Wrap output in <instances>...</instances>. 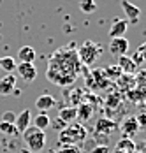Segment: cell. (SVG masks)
Masks as SVG:
<instances>
[{
    "mask_svg": "<svg viewBox=\"0 0 146 153\" xmlns=\"http://www.w3.org/2000/svg\"><path fill=\"white\" fill-rule=\"evenodd\" d=\"M121 74H123V71L118 67V63H116V65H109V67H106V69H104V76L107 77V79H113V81H116Z\"/></svg>",
    "mask_w": 146,
    "mask_h": 153,
    "instance_id": "obj_20",
    "label": "cell"
},
{
    "mask_svg": "<svg viewBox=\"0 0 146 153\" xmlns=\"http://www.w3.org/2000/svg\"><path fill=\"white\" fill-rule=\"evenodd\" d=\"M16 120V114L13 111H5L4 113V116H2V122H7V123H14Z\"/></svg>",
    "mask_w": 146,
    "mask_h": 153,
    "instance_id": "obj_24",
    "label": "cell"
},
{
    "mask_svg": "<svg viewBox=\"0 0 146 153\" xmlns=\"http://www.w3.org/2000/svg\"><path fill=\"white\" fill-rule=\"evenodd\" d=\"M127 28H129V21H125V19H116V21L113 23V27L109 28V37H111V39L125 37Z\"/></svg>",
    "mask_w": 146,
    "mask_h": 153,
    "instance_id": "obj_12",
    "label": "cell"
},
{
    "mask_svg": "<svg viewBox=\"0 0 146 153\" xmlns=\"http://www.w3.org/2000/svg\"><path fill=\"white\" fill-rule=\"evenodd\" d=\"M132 62H134V63H136V65H137V67H139V65H143V63H145V60H143V56H141V55H139V53H137V51H136V53H134V56H132Z\"/></svg>",
    "mask_w": 146,
    "mask_h": 153,
    "instance_id": "obj_25",
    "label": "cell"
},
{
    "mask_svg": "<svg viewBox=\"0 0 146 153\" xmlns=\"http://www.w3.org/2000/svg\"><path fill=\"white\" fill-rule=\"evenodd\" d=\"M55 104H57V100H55V97L49 95V93H44L41 97H37V100H35V107H37L39 111H48V109H51Z\"/></svg>",
    "mask_w": 146,
    "mask_h": 153,
    "instance_id": "obj_13",
    "label": "cell"
},
{
    "mask_svg": "<svg viewBox=\"0 0 146 153\" xmlns=\"http://www.w3.org/2000/svg\"><path fill=\"white\" fill-rule=\"evenodd\" d=\"M129 41L125 37H116V39H111L109 42V53L115 55V56H121V55H127L129 51Z\"/></svg>",
    "mask_w": 146,
    "mask_h": 153,
    "instance_id": "obj_6",
    "label": "cell"
},
{
    "mask_svg": "<svg viewBox=\"0 0 146 153\" xmlns=\"http://www.w3.org/2000/svg\"><path fill=\"white\" fill-rule=\"evenodd\" d=\"M101 55H102V48L99 46V44H95L93 41H86V42H83L81 48L77 49V58L83 62L85 65H92V63H95V60L101 58Z\"/></svg>",
    "mask_w": 146,
    "mask_h": 153,
    "instance_id": "obj_3",
    "label": "cell"
},
{
    "mask_svg": "<svg viewBox=\"0 0 146 153\" xmlns=\"http://www.w3.org/2000/svg\"><path fill=\"white\" fill-rule=\"evenodd\" d=\"M116 152L120 153H134L136 152V144L130 137H121L116 143Z\"/></svg>",
    "mask_w": 146,
    "mask_h": 153,
    "instance_id": "obj_16",
    "label": "cell"
},
{
    "mask_svg": "<svg viewBox=\"0 0 146 153\" xmlns=\"http://www.w3.org/2000/svg\"><path fill=\"white\" fill-rule=\"evenodd\" d=\"M49 153H58L57 150H49Z\"/></svg>",
    "mask_w": 146,
    "mask_h": 153,
    "instance_id": "obj_30",
    "label": "cell"
},
{
    "mask_svg": "<svg viewBox=\"0 0 146 153\" xmlns=\"http://www.w3.org/2000/svg\"><path fill=\"white\" fill-rule=\"evenodd\" d=\"M16 65H18V62L13 56H2L0 58V71L13 72V71H16Z\"/></svg>",
    "mask_w": 146,
    "mask_h": 153,
    "instance_id": "obj_18",
    "label": "cell"
},
{
    "mask_svg": "<svg viewBox=\"0 0 146 153\" xmlns=\"http://www.w3.org/2000/svg\"><path fill=\"white\" fill-rule=\"evenodd\" d=\"M21 153H32V152H28V150H21Z\"/></svg>",
    "mask_w": 146,
    "mask_h": 153,
    "instance_id": "obj_29",
    "label": "cell"
},
{
    "mask_svg": "<svg viewBox=\"0 0 146 153\" xmlns=\"http://www.w3.org/2000/svg\"><path fill=\"white\" fill-rule=\"evenodd\" d=\"M79 9H81V13H85V14H92V13H95L97 4H95V0H81V2H79Z\"/></svg>",
    "mask_w": 146,
    "mask_h": 153,
    "instance_id": "obj_21",
    "label": "cell"
},
{
    "mask_svg": "<svg viewBox=\"0 0 146 153\" xmlns=\"http://www.w3.org/2000/svg\"><path fill=\"white\" fill-rule=\"evenodd\" d=\"M23 139H25V144L28 146V152L39 153L46 146V134H44V130L34 127V125H28L23 130Z\"/></svg>",
    "mask_w": 146,
    "mask_h": 153,
    "instance_id": "obj_2",
    "label": "cell"
},
{
    "mask_svg": "<svg viewBox=\"0 0 146 153\" xmlns=\"http://www.w3.org/2000/svg\"><path fill=\"white\" fill-rule=\"evenodd\" d=\"M145 102H146V99H145Z\"/></svg>",
    "mask_w": 146,
    "mask_h": 153,
    "instance_id": "obj_31",
    "label": "cell"
},
{
    "mask_svg": "<svg viewBox=\"0 0 146 153\" xmlns=\"http://www.w3.org/2000/svg\"><path fill=\"white\" fill-rule=\"evenodd\" d=\"M137 53H139V55H141V56H143V60L146 62V42H143V44H141V46L137 48Z\"/></svg>",
    "mask_w": 146,
    "mask_h": 153,
    "instance_id": "obj_27",
    "label": "cell"
},
{
    "mask_svg": "<svg viewBox=\"0 0 146 153\" xmlns=\"http://www.w3.org/2000/svg\"><path fill=\"white\" fill-rule=\"evenodd\" d=\"M120 5H121L123 13L127 14L129 21H130V23H137V19H139V16H141V9H139L137 5L130 4L129 0H121V2H120Z\"/></svg>",
    "mask_w": 146,
    "mask_h": 153,
    "instance_id": "obj_7",
    "label": "cell"
},
{
    "mask_svg": "<svg viewBox=\"0 0 146 153\" xmlns=\"http://www.w3.org/2000/svg\"><path fill=\"white\" fill-rule=\"evenodd\" d=\"M86 139V128L81 123H71L65 125V128L60 130L58 143L60 144H79Z\"/></svg>",
    "mask_w": 146,
    "mask_h": 153,
    "instance_id": "obj_1",
    "label": "cell"
},
{
    "mask_svg": "<svg viewBox=\"0 0 146 153\" xmlns=\"http://www.w3.org/2000/svg\"><path fill=\"white\" fill-rule=\"evenodd\" d=\"M32 122V114H30L28 109H23L19 114H16V120H14V127L18 130V134H23V130L27 128Z\"/></svg>",
    "mask_w": 146,
    "mask_h": 153,
    "instance_id": "obj_8",
    "label": "cell"
},
{
    "mask_svg": "<svg viewBox=\"0 0 146 153\" xmlns=\"http://www.w3.org/2000/svg\"><path fill=\"white\" fill-rule=\"evenodd\" d=\"M35 49L32 46H23L19 51H18V60L23 62V63H34L35 60Z\"/></svg>",
    "mask_w": 146,
    "mask_h": 153,
    "instance_id": "obj_14",
    "label": "cell"
},
{
    "mask_svg": "<svg viewBox=\"0 0 146 153\" xmlns=\"http://www.w3.org/2000/svg\"><path fill=\"white\" fill-rule=\"evenodd\" d=\"M0 132L5 134V136H14V134H18L14 123H7V122H0Z\"/></svg>",
    "mask_w": 146,
    "mask_h": 153,
    "instance_id": "obj_22",
    "label": "cell"
},
{
    "mask_svg": "<svg viewBox=\"0 0 146 153\" xmlns=\"http://www.w3.org/2000/svg\"><path fill=\"white\" fill-rule=\"evenodd\" d=\"M58 118L62 122H65L67 125L69 123H74L77 120V107L76 106H67V107H62L58 111Z\"/></svg>",
    "mask_w": 146,
    "mask_h": 153,
    "instance_id": "obj_10",
    "label": "cell"
},
{
    "mask_svg": "<svg viewBox=\"0 0 146 153\" xmlns=\"http://www.w3.org/2000/svg\"><path fill=\"white\" fill-rule=\"evenodd\" d=\"M116 130V123L109 118H99L95 123V132L97 134H111Z\"/></svg>",
    "mask_w": 146,
    "mask_h": 153,
    "instance_id": "obj_9",
    "label": "cell"
},
{
    "mask_svg": "<svg viewBox=\"0 0 146 153\" xmlns=\"http://www.w3.org/2000/svg\"><path fill=\"white\" fill-rule=\"evenodd\" d=\"M120 130L123 134V137H132L139 132V122L137 116H127L123 122L120 123Z\"/></svg>",
    "mask_w": 146,
    "mask_h": 153,
    "instance_id": "obj_4",
    "label": "cell"
},
{
    "mask_svg": "<svg viewBox=\"0 0 146 153\" xmlns=\"http://www.w3.org/2000/svg\"><path fill=\"white\" fill-rule=\"evenodd\" d=\"M90 153H109V148H107V146H104V144H101V146H95Z\"/></svg>",
    "mask_w": 146,
    "mask_h": 153,
    "instance_id": "obj_26",
    "label": "cell"
},
{
    "mask_svg": "<svg viewBox=\"0 0 146 153\" xmlns=\"http://www.w3.org/2000/svg\"><path fill=\"white\" fill-rule=\"evenodd\" d=\"M49 123H51V120H49V116H48L44 111H41V114H37V116L34 118V127H37V128H41V130H44L46 127H49Z\"/></svg>",
    "mask_w": 146,
    "mask_h": 153,
    "instance_id": "obj_19",
    "label": "cell"
},
{
    "mask_svg": "<svg viewBox=\"0 0 146 153\" xmlns=\"http://www.w3.org/2000/svg\"><path fill=\"white\" fill-rule=\"evenodd\" d=\"M65 125H67V123L65 122H62V120H57V122H55V125H53V127H55V128H57V130H62V128H65Z\"/></svg>",
    "mask_w": 146,
    "mask_h": 153,
    "instance_id": "obj_28",
    "label": "cell"
},
{
    "mask_svg": "<svg viewBox=\"0 0 146 153\" xmlns=\"http://www.w3.org/2000/svg\"><path fill=\"white\" fill-rule=\"evenodd\" d=\"M58 153H81V150L76 144H62V148L57 150Z\"/></svg>",
    "mask_w": 146,
    "mask_h": 153,
    "instance_id": "obj_23",
    "label": "cell"
},
{
    "mask_svg": "<svg viewBox=\"0 0 146 153\" xmlns=\"http://www.w3.org/2000/svg\"><path fill=\"white\" fill-rule=\"evenodd\" d=\"M118 67L125 72V74H134L136 72V69H137V65L132 62V58H129L127 55H121V56H118Z\"/></svg>",
    "mask_w": 146,
    "mask_h": 153,
    "instance_id": "obj_15",
    "label": "cell"
},
{
    "mask_svg": "<svg viewBox=\"0 0 146 153\" xmlns=\"http://www.w3.org/2000/svg\"><path fill=\"white\" fill-rule=\"evenodd\" d=\"M16 88V76L9 72L5 77L0 79V95H11V92Z\"/></svg>",
    "mask_w": 146,
    "mask_h": 153,
    "instance_id": "obj_11",
    "label": "cell"
},
{
    "mask_svg": "<svg viewBox=\"0 0 146 153\" xmlns=\"http://www.w3.org/2000/svg\"><path fill=\"white\" fill-rule=\"evenodd\" d=\"M16 71H18V74H19L21 79H25V83H32L37 77V69H35L34 63H23V62H19L16 65Z\"/></svg>",
    "mask_w": 146,
    "mask_h": 153,
    "instance_id": "obj_5",
    "label": "cell"
},
{
    "mask_svg": "<svg viewBox=\"0 0 146 153\" xmlns=\"http://www.w3.org/2000/svg\"><path fill=\"white\" fill-rule=\"evenodd\" d=\"M77 107V118L81 120V122H88L92 116H93V107L90 106L88 102H83V104H79Z\"/></svg>",
    "mask_w": 146,
    "mask_h": 153,
    "instance_id": "obj_17",
    "label": "cell"
}]
</instances>
